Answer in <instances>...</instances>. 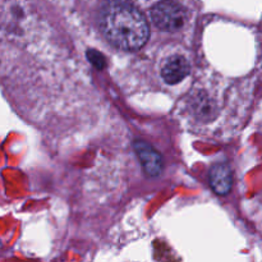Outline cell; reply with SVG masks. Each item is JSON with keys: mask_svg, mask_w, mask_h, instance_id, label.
I'll use <instances>...</instances> for the list:
<instances>
[{"mask_svg": "<svg viewBox=\"0 0 262 262\" xmlns=\"http://www.w3.org/2000/svg\"><path fill=\"white\" fill-rule=\"evenodd\" d=\"M99 27L114 48L140 50L147 42L150 27L146 15L129 0H105L99 9Z\"/></svg>", "mask_w": 262, "mask_h": 262, "instance_id": "obj_1", "label": "cell"}, {"mask_svg": "<svg viewBox=\"0 0 262 262\" xmlns=\"http://www.w3.org/2000/svg\"><path fill=\"white\" fill-rule=\"evenodd\" d=\"M150 18L159 30L176 32L186 26L188 15L184 7L176 0H161L151 7Z\"/></svg>", "mask_w": 262, "mask_h": 262, "instance_id": "obj_2", "label": "cell"}, {"mask_svg": "<svg viewBox=\"0 0 262 262\" xmlns=\"http://www.w3.org/2000/svg\"><path fill=\"white\" fill-rule=\"evenodd\" d=\"M133 147H135L136 155L140 159L143 170L148 177L155 178L163 173L164 160L152 146L148 145L145 141H136L133 143Z\"/></svg>", "mask_w": 262, "mask_h": 262, "instance_id": "obj_3", "label": "cell"}, {"mask_svg": "<svg viewBox=\"0 0 262 262\" xmlns=\"http://www.w3.org/2000/svg\"><path fill=\"white\" fill-rule=\"evenodd\" d=\"M191 71L189 61L183 55H171L163 63L160 69L161 78L168 84H177L183 81Z\"/></svg>", "mask_w": 262, "mask_h": 262, "instance_id": "obj_4", "label": "cell"}, {"mask_svg": "<svg viewBox=\"0 0 262 262\" xmlns=\"http://www.w3.org/2000/svg\"><path fill=\"white\" fill-rule=\"evenodd\" d=\"M210 186L212 191L220 196H225L230 192L233 184L232 170L227 163H215L209 173Z\"/></svg>", "mask_w": 262, "mask_h": 262, "instance_id": "obj_5", "label": "cell"}, {"mask_svg": "<svg viewBox=\"0 0 262 262\" xmlns=\"http://www.w3.org/2000/svg\"><path fill=\"white\" fill-rule=\"evenodd\" d=\"M89 58L90 60H91V63L95 64L97 68H104L105 67V59L100 53H96V51H90Z\"/></svg>", "mask_w": 262, "mask_h": 262, "instance_id": "obj_6", "label": "cell"}]
</instances>
